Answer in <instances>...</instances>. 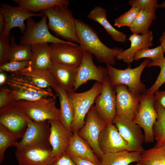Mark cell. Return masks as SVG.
I'll return each mask as SVG.
<instances>
[{"label": "cell", "instance_id": "7bdbcfd3", "mask_svg": "<svg viewBox=\"0 0 165 165\" xmlns=\"http://www.w3.org/2000/svg\"><path fill=\"white\" fill-rule=\"evenodd\" d=\"M154 100L158 103L165 110V90L156 91L154 94Z\"/></svg>", "mask_w": 165, "mask_h": 165}, {"label": "cell", "instance_id": "e575fe53", "mask_svg": "<svg viewBox=\"0 0 165 165\" xmlns=\"http://www.w3.org/2000/svg\"><path fill=\"white\" fill-rule=\"evenodd\" d=\"M164 52L161 45L152 49L147 47L138 51L135 54L134 60L137 61L143 58L150 59L151 61H158L163 59Z\"/></svg>", "mask_w": 165, "mask_h": 165}, {"label": "cell", "instance_id": "f1b7e54d", "mask_svg": "<svg viewBox=\"0 0 165 165\" xmlns=\"http://www.w3.org/2000/svg\"><path fill=\"white\" fill-rule=\"evenodd\" d=\"M13 2L23 9L34 13L55 6L70 4L68 0H13Z\"/></svg>", "mask_w": 165, "mask_h": 165}, {"label": "cell", "instance_id": "681fc988", "mask_svg": "<svg viewBox=\"0 0 165 165\" xmlns=\"http://www.w3.org/2000/svg\"><path fill=\"white\" fill-rule=\"evenodd\" d=\"M134 165H142L139 163H137V164Z\"/></svg>", "mask_w": 165, "mask_h": 165}, {"label": "cell", "instance_id": "30bf717a", "mask_svg": "<svg viewBox=\"0 0 165 165\" xmlns=\"http://www.w3.org/2000/svg\"><path fill=\"white\" fill-rule=\"evenodd\" d=\"M107 123L102 119L92 105L86 116L85 123L77 132L79 135L86 141L95 154L101 159L104 153L99 145L100 135Z\"/></svg>", "mask_w": 165, "mask_h": 165}, {"label": "cell", "instance_id": "83f0119b", "mask_svg": "<svg viewBox=\"0 0 165 165\" xmlns=\"http://www.w3.org/2000/svg\"><path fill=\"white\" fill-rule=\"evenodd\" d=\"M57 94L60 105L61 122L68 130L72 132L71 125L74 115V108L68 93L61 88Z\"/></svg>", "mask_w": 165, "mask_h": 165}, {"label": "cell", "instance_id": "f546056e", "mask_svg": "<svg viewBox=\"0 0 165 165\" xmlns=\"http://www.w3.org/2000/svg\"><path fill=\"white\" fill-rule=\"evenodd\" d=\"M138 163L142 165H165V145H155L144 150Z\"/></svg>", "mask_w": 165, "mask_h": 165}, {"label": "cell", "instance_id": "5bb4252c", "mask_svg": "<svg viewBox=\"0 0 165 165\" xmlns=\"http://www.w3.org/2000/svg\"><path fill=\"white\" fill-rule=\"evenodd\" d=\"M101 92L96 98L94 107L99 116L112 123L116 115V94L108 75L102 83Z\"/></svg>", "mask_w": 165, "mask_h": 165}, {"label": "cell", "instance_id": "7a4b0ae2", "mask_svg": "<svg viewBox=\"0 0 165 165\" xmlns=\"http://www.w3.org/2000/svg\"><path fill=\"white\" fill-rule=\"evenodd\" d=\"M68 6H55L41 12L48 19V27L57 36L66 41L78 43L80 42L76 35L74 18Z\"/></svg>", "mask_w": 165, "mask_h": 165}, {"label": "cell", "instance_id": "b9f144b4", "mask_svg": "<svg viewBox=\"0 0 165 165\" xmlns=\"http://www.w3.org/2000/svg\"><path fill=\"white\" fill-rule=\"evenodd\" d=\"M51 165H76L70 155L64 152L56 158Z\"/></svg>", "mask_w": 165, "mask_h": 165}, {"label": "cell", "instance_id": "7402d4cb", "mask_svg": "<svg viewBox=\"0 0 165 165\" xmlns=\"http://www.w3.org/2000/svg\"><path fill=\"white\" fill-rule=\"evenodd\" d=\"M153 38L152 31L149 30L146 33L142 35L132 34L127 39L130 42V47L119 53L116 56V59L123 60L124 62L129 64L132 62L138 51L152 46Z\"/></svg>", "mask_w": 165, "mask_h": 165}, {"label": "cell", "instance_id": "484cf974", "mask_svg": "<svg viewBox=\"0 0 165 165\" xmlns=\"http://www.w3.org/2000/svg\"><path fill=\"white\" fill-rule=\"evenodd\" d=\"M31 46L32 55L29 67L34 69H49L52 59L48 44H37Z\"/></svg>", "mask_w": 165, "mask_h": 165}, {"label": "cell", "instance_id": "4316f807", "mask_svg": "<svg viewBox=\"0 0 165 165\" xmlns=\"http://www.w3.org/2000/svg\"><path fill=\"white\" fill-rule=\"evenodd\" d=\"M142 152L127 150L105 153L101 159V165H129L138 163Z\"/></svg>", "mask_w": 165, "mask_h": 165}, {"label": "cell", "instance_id": "e0dca14e", "mask_svg": "<svg viewBox=\"0 0 165 165\" xmlns=\"http://www.w3.org/2000/svg\"><path fill=\"white\" fill-rule=\"evenodd\" d=\"M1 5L0 12L3 15L6 22L5 31L2 36L10 34V30L15 27H19L21 33L23 34L26 28L24 23L26 20L32 16H43L40 13H31L18 6L14 7L4 3Z\"/></svg>", "mask_w": 165, "mask_h": 165}, {"label": "cell", "instance_id": "2e32d148", "mask_svg": "<svg viewBox=\"0 0 165 165\" xmlns=\"http://www.w3.org/2000/svg\"><path fill=\"white\" fill-rule=\"evenodd\" d=\"M49 48L52 60L57 62L78 67L82 61L84 50L80 45L51 43Z\"/></svg>", "mask_w": 165, "mask_h": 165}, {"label": "cell", "instance_id": "74e56055", "mask_svg": "<svg viewBox=\"0 0 165 165\" xmlns=\"http://www.w3.org/2000/svg\"><path fill=\"white\" fill-rule=\"evenodd\" d=\"M129 4L131 7H138L148 13H156L159 4L157 0H130Z\"/></svg>", "mask_w": 165, "mask_h": 165}, {"label": "cell", "instance_id": "5b68a950", "mask_svg": "<svg viewBox=\"0 0 165 165\" xmlns=\"http://www.w3.org/2000/svg\"><path fill=\"white\" fill-rule=\"evenodd\" d=\"M28 127L20 141L15 145L16 148L33 147L52 150L50 142V124L47 120L36 122L26 115Z\"/></svg>", "mask_w": 165, "mask_h": 165}, {"label": "cell", "instance_id": "ab89813d", "mask_svg": "<svg viewBox=\"0 0 165 165\" xmlns=\"http://www.w3.org/2000/svg\"><path fill=\"white\" fill-rule=\"evenodd\" d=\"M10 34L0 37V65L6 63L10 44Z\"/></svg>", "mask_w": 165, "mask_h": 165}, {"label": "cell", "instance_id": "8d00e7d4", "mask_svg": "<svg viewBox=\"0 0 165 165\" xmlns=\"http://www.w3.org/2000/svg\"><path fill=\"white\" fill-rule=\"evenodd\" d=\"M140 10L138 7H131L129 10L114 20V25L118 28L124 27H130Z\"/></svg>", "mask_w": 165, "mask_h": 165}, {"label": "cell", "instance_id": "6da1fadb", "mask_svg": "<svg viewBox=\"0 0 165 165\" xmlns=\"http://www.w3.org/2000/svg\"><path fill=\"white\" fill-rule=\"evenodd\" d=\"M77 37L83 49L94 55L97 60L106 65H114L116 57L123 51L117 47L109 48L100 39L96 31L82 20L75 19Z\"/></svg>", "mask_w": 165, "mask_h": 165}, {"label": "cell", "instance_id": "44dd1931", "mask_svg": "<svg viewBox=\"0 0 165 165\" xmlns=\"http://www.w3.org/2000/svg\"><path fill=\"white\" fill-rule=\"evenodd\" d=\"M22 77L42 89H53L57 94L61 87L49 69H36L29 66L13 73Z\"/></svg>", "mask_w": 165, "mask_h": 165}, {"label": "cell", "instance_id": "ffe728a7", "mask_svg": "<svg viewBox=\"0 0 165 165\" xmlns=\"http://www.w3.org/2000/svg\"><path fill=\"white\" fill-rule=\"evenodd\" d=\"M51 151L33 147L16 148L15 154L18 165H51L55 159Z\"/></svg>", "mask_w": 165, "mask_h": 165}, {"label": "cell", "instance_id": "cb8c5ba5", "mask_svg": "<svg viewBox=\"0 0 165 165\" xmlns=\"http://www.w3.org/2000/svg\"><path fill=\"white\" fill-rule=\"evenodd\" d=\"M69 146L66 152L88 160L95 163L101 165V162L87 142L80 136L77 132H72Z\"/></svg>", "mask_w": 165, "mask_h": 165}, {"label": "cell", "instance_id": "ac0fdd59", "mask_svg": "<svg viewBox=\"0 0 165 165\" xmlns=\"http://www.w3.org/2000/svg\"><path fill=\"white\" fill-rule=\"evenodd\" d=\"M99 145L105 153L127 150V143L120 134L113 123H107L101 132Z\"/></svg>", "mask_w": 165, "mask_h": 165}, {"label": "cell", "instance_id": "8992f818", "mask_svg": "<svg viewBox=\"0 0 165 165\" xmlns=\"http://www.w3.org/2000/svg\"><path fill=\"white\" fill-rule=\"evenodd\" d=\"M7 84L13 92L15 101H34L49 98L56 99L52 89L40 88L26 79L12 73Z\"/></svg>", "mask_w": 165, "mask_h": 165}, {"label": "cell", "instance_id": "603a6c76", "mask_svg": "<svg viewBox=\"0 0 165 165\" xmlns=\"http://www.w3.org/2000/svg\"><path fill=\"white\" fill-rule=\"evenodd\" d=\"M78 68L59 63L52 60L49 70L61 87L67 93H69L74 91V86Z\"/></svg>", "mask_w": 165, "mask_h": 165}, {"label": "cell", "instance_id": "60d3db41", "mask_svg": "<svg viewBox=\"0 0 165 165\" xmlns=\"http://www.w3.org/2000/svg\"><path fill=\"white\" fill-rule=\"evenodd\" d=\"M16 101L12 90L9 87H1L0 89V109Z\"/></svg>", "mask_w": 165, "mask_h": 165}, {"label": "cell", "instance_id": "836d02e7", "mask_svg": "<svg viewBox=\"0 0 165 165\" xmlns=\"http://www.w3.org/2000/svg\"><path fill=\"white\" fill-rule=\"evenodd\" d=\"M19 139L16 136L9 132L0 124V163L4 158L6 150L10 146H14Z\"/></svg>", "mask_w": 165, "mask_h": 165}, {"label": "cell", "instance_id": "4fadbf2b", "mask_svg": "<svg viewBox=\"0 0 165 165\" xmlns=\"http://www.w3.org/2000/svg\"><path fill=\"white\" fill-rule=\"evenodd\" d=\"M112 123L127 143V151L142 152L145 141L142 129L133 120L116 116Z\"/></svg>", "mask_w": 165, "mask_h": 165}, {"label": "cell", "instance_id": "ee69618b", "mask_svg": "<svg viewBox=\"0 0 165 165\" xmlns=\"http://www.w3.org/2000/svg\"><path fill=\"white\" fill-rule=\"evenodd\" d=\"M70 156L76 165H101L96 164L88 160L75 155Z\"/></svg>", "mask_w": 165, "mask_h": 165}, {"label": "cell", "instance_id": "bcb514c9", "mask_svg": "<svg viewBox=\"0 0 165 165\" xmlns=\"http://www.w3.org/2000/svg\"><path fill=\"white\" fill-rule=\"evenodd\" d=\"M7 78L6 74L2 72L0 73V85L2 86L6 82Z\"/></svg>", "mask_w": 165, "mask_h": 165}, {"label": "cell", "instance_id": "f6af8a7d", "mask_svg": "<svg viewBox=\"0 0 165 165\" xmlns=\"http://www.w3.org/2000/svg\"><path fill=\"white\" fill-rule=\"evenodd\" d=\"M6 28V22L3 15L0 12V37L3 34Z\"/></svg>", "mask_w": 165, "mask_h": 165}, {"label": "cell", "instance_id": "ba28073f", "mask_svg": "<svg viewBox=\"0 0 165 165\" xmlns=\"http://www.w3.org/2000/svg\"><path fill=\"white\" fill-rule=\"evenodd\" d=\"M153 97L154 94H149L146 90L141 94L138 112L134 120L143 130L145 142L147 143L153 142L155 139L153 129L158 116Z\"/></svg>", "mask_w": 165, "mask_h": 165}, {"label": "cell", "instance_id": "c3c4849f", "mask_svg": "<svg viewBox=\"0 0 165 165\" xmlns=\"http://www.w3.org/2000/svg\"><path fill=\"white\" fill-rule=\"evenodd\" d=\"M159 8H165V0L162 3L159 4Z\"/></svg>", "mask_w": 165, "mask_h": 165}, {"label": "cell", "instance_id": "8fae6325", "mask_svg": "<svg viewBox=\"0 0 165 165\" xmlns=\"http://www.w3.org/2000/svg\"><path fill=\"white\" fill-rule=\"evenodd\" d=\"M26 114L15 101L0 109V124L19 138H22L28 127Z\"/></svg>", "mask_w": 165, "mask_h": 165}, {"label": "cell", "instance_id": "3957f363", "mask_svg": "<svg viewBox=\"0 0 165 165\" xmlns=\"http://www.w3.org/2000/svg\"><path fill=\"white\" fill-rule=\"evenodd\" d=\"M102 87L101 83L96 82L90 89L86 91L68 93L74 108V115L71 125L72 132H78L85 124V117L97 97L101 93Z\"/></svg>", "mask_w": 165, "mask_h": 165}, {"label": "cell", "instance_id": "52a82bcc", "mask_svg": "<svg viewBox=\"0 0 165 165\" xmlns=\"http://www.w3.org/2000/svg\"><path fill=\"white\" fill-rule=\"evenodd\" d=\"M47 16L44 15L39 22L31 17L27 20L25 30L20 38L19 44L32 45L37 44L63 43L74 46V42L63 40L52 35L49 32L46 23Z\"/></svg>", "mask_w": 165, "mask_h": 165}, {"label": "cell", "instance_id": "d4e9b609", "mask_svg": "<svg viewBox=\"0 0 165 165\" xmlns=\"http://www.w3.org/2000/svg\"><path fill=\"white\" fill-rule=\"evenodd\" d=\"M107 13L106 10L104 8L96 6L90 11L87 17L101 24L114 41L125 43L127 39V35L116 29L110 24L106 17Z\"/></svg>", "mask_w": 165, "mask_h": 165}, {"label": "cell", "instance_id": "7c38bea8", "mask_svg": "<svg viewBox=\"0 0 165 165\" xmlns=\"http://www.w3.org/2000/svg\"><path fill=\"white\" fill-rule=\"evenodd\" d=\"M93 59L92 54L84 50L82 61L77 69L74 88V92L89 80H95L102 83L108 75L107 67L96 66Z\"/></svg>", "mask_w": 165, "mask_h": 165}, {"label": "cell", "instance_id": "7dc6e473", "mask_svg": "<svg viewBox=\"0 0 165 165\" xmlns=\"http://www.w3.org/2000/svg\"><path fill=\"white\" fill-rule=\"evenodd\" d=\"M159 41L160 42L161 45L163 47L164 53H165V31L163 32L161 36L159 39Z\"/></svg>", "mask_w": 165, "mask_h": 165}, {"label": "cell", "instance_id": "9a60e30c", "mask_svg": "<svg viewBox=\"0 0 165 165\" xmlns=\"http://www.w3.org/2000/svg\"><path fill=\"white\" fill-rule=\"evenodd\" d=\"M116 94V115L134 120L138 113L141 94L130 92L127 86H114Z\"/></svg>", "mask_w": 165, "mask_h": 165}, {"label": "cell", "instance_id": "d6986e66", "mask_svg": "<svg viewBox=\"0 0 165 165\" xmlns=\"http://www.w3.org/2000/svg\"><path fill=\"white\" fill-rule=\"evenodd\" d=\"M48 121L50 126V142L52 148V155L55 158L66 152L72 133L59 120Z\"/></svg>", "mask_w": 165, "mask_h": 165}, {"label": "cell", "instance_id": "1f68e13d", "mask_svg": "<svg viewBox=\"0 0 165 165\" xmlns=\"http://www.w3.org/2000/svg\"><path fill=\"white\" fill-rule=\"evenodd\" d=\"M31 46L28 45H18L15 42L13 35L10 38L8 55L9 61H30L31 58Z\"/></svg>", "mask_w": 165, "mask_h": 165}, {"label": "cell", "instance_id": "d6a6232c", "mask_svg": "<svg viewBox=\"0 0 165 165\" xmlns=\"http://www.w3.org/2000/svg\"><path fill=\"white\" fill-rule=\"evenodd\" d=\"M154 106L158 116L153 129L155 139L156 141L155 145H165V110L155 101Z\"/></svg>", "mask_w": 165, "mask_h": 165}, {"label": "cell", "instance_id": "277c9868", "mask_svg": "<svg viewBox=\"0 0 165 165\" xmlns=\"http://www.w3.org/2000/svg\"><path fill=\"white\" fill-rule=\"evenodd\" d=\"M146 58L137 67L131 68L128 67L124 69H119L109 64L106 65L108 75L112 85L114 86L119 84L127 86L131 92L141 94L146 90L145 85L141 81L142 73L149 61Z\"/></svg>", "mask_w": 165, "mask_h": 165}, {"label": "cell", "instance_id": "d590c367", "mask_svg": "<svg viewBox=\"0 0 165 165\" xmlns=\"http://www.w3.org/2000/svg\"><path fill=\"white\" fill-rule=\"evenodd\" d=\"M157 66L160 68V73L153 84L146 90L150 94H154L165 83V58L158 61H149L146 67Z\"/></svg>", "mask_w": 165, "mask_h": 165}, {"label": "cell", "instance_id": "4dcf8cb0", "mask_svg": "<svg viewBox=\"0 0 165 165\" xmlns=\"http://www.w3.org/2000/svg\"><path fill=\"white\" fill-rule=\"evenodd\" d=\"M156 19V13L140 9L135 19L130 27L132 34H144L147 33L153 20Z\"/></svg>", "mask_w": 165, "mask_h": 165}, {"label": "cell", "instance_id": "f35d334b", "mask_svg": "<svg viewBox=\"0 0 165 165\" xmlns=\"http://www.w3.org/2000/svg\"><path fill=\"white\" fill-rule=\"evenodd\" d=\"M30 65V61H9L0 65V72L7 71L14 73L22 70Z\"/></svg>", "mask_w": 165, "mask_h": 165}, {"label": "cell", "instance_id": "9c48e42d", "mask_svg": "<svg viewBox=\"0 0 165 165\" xmlns=\"http://www.w3.org/2000/svg\"><path fill=\"white\" fill-rule=\"evenodd\" d=\"M17 101L26 115L35 122L51 120L61 121L60 110L56 106L55 99L49 98L34 101Z\"/></svg>", "mask_w": 165, "mask_h": 165}]
</instances>
